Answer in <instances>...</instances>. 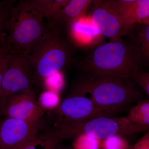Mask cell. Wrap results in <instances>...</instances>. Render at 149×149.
<instances>
[{"instance_id":"cell-1","label":"cell","mask_w":149,"mask_h":149,"mask_svg":"<svg viewBox=\"0 0 149 149\" xmlns=\"http://www.w3.org/2000/svg\"><path fill=\"white\" fill-rule=\"evenodd\" d=\"M143 64L133 42L121 39L99 46L80 66L86 74L132 80Z\"/></svg>"},{"instance_id":"cell-2","label":"cell","mask_w":149,"mask_h":149,"mask_svg":"<svg viewBox=\"0 0 149 149\" xmlns=\"http://www.w3.org/2000/svg\"><path fill=\"white\" fill-rule=\"evenodd\" d=\"M74 93L87 96L113 115L141 97L132 80L88 74L76 85Z\"/></svg>"},{"instance_id":"cell-3","label":"cell","mask_w":149,"mask_h":149,"mask_svg":"<svg viewBox=\"0 0 149 149\" xmlns=\"http://www.w3.org/2000/svg\"><path fill=\"white\" fill-rule=\"evenodd\" d=\"M148 131L149 126L136 124L126 117L104 116L80 122L57 123L55 129L49 133L60 142L83 136L105 140L114 136H129Z\"/></svg>"},{"instance_id":"cell-4","label":"cell","mask_w":149,"mask_h":149,"mask_svg":"<svg viewBox=\"0 0 149 149\" xmlns=\"http://www.w3.org/2000/svg\"><path fill=\"white\" fill-rule=\"evenodd\" d=\"M43 19L28 1H20L14 5L11 11L10 31L6 43L10 52L29 55L49 32Z\"/></svg>"},{"instance_id":"cell-5","label":"cell","mask_w":149,"mask_h":149,"mask_svg":"<svg viewBox=\"0 0 149 149\" xmlns=\"http://www.w3.org/2000/svg\"><path fill=\"white\" fill-rule=\"evenodd\" d=\"M72 55L66 42L56 32L49 31L29 55L34 80H45L59 72L69 64Z\"/></svg>"},{"instance_id":"cell-6","label":"cell","mask_w":149,"mask_h":149,"mask_svg":"<svg viewBox=\"0 0 149 149\" xmlns=\"http://www.w3.org/2000/svg\"><path fill=\"white\" fill-rule=\"evenodd\" d=\"M34 80L29 55L14 54L3 78L0 88V102L22 91L31 89Z\"/></svg>"},{"instance_id":"cell-7","label":"cell","mask_w":149,"mask_h":149,"mask_svg":"<svg viewBox=\"0 0 149 149\" xmlns=\"http://www.w3.org/2000/svg\"><path fill=\"white\" fill-rule=\"evenodd\" d=\"M45 111L37 101L36 94L32 89L0 102V112L6 117L38 122Z\"/></svg>"},{"instance_id":"cell-8","label":"cell","mask_w":149,"mask_h":149,"mask_svg":"<svg viewBox=\"0 0 149 149\" xmlns=\"http://www.w3.org/2000/svg\"><path fill=\"white\" fill-rule=\"evenodd\" d=\"M57 123L80 122L97 116H113L87 96L74 93L64 99L56 109Z\"/></svg>"},{"instance_id":"cell-9","label":"cell","mask_w":149,"mask_h":149,"mask_svg":"<svg viewBox=\"0 0 149 149\" xmlns=\"http://www.w3.org/2000/svg\"><path fill=\"white\" fill-rule=\"evenodd\" d=\"M41 129L40 121L6 117L0 120V149H19L35 139Z\"/></svg>"},{"instance_id":"cell-10","label":"cell","mask_w":149,"mask_h":149,"mask_svg":"<svg viewBox=\"0 0 149 149\" xmlns=\"http://www.w3.org/2000/svg\"><path fill=\"white\" fill-rule=\"evenodd\" d=\"M91 19L100 35L108 37L111 42L118 41L130 30L108 1H96Z\"/></svg>"},{"instance_id":"cell-11","label":"cell","mask_w":149,"mask_h":149,"mask_svg":"<svg viewBox=\"0 0 149 149\" xmlns=\"http://www.w3.org/2000/svg\"><path fill=\"white\" fill-rule=\"evenodd\" d=\"M108 2L130 29L136 24H149V0Z\"/></svg>"},{"instance_id":"cell-12","label":"cell","mask_w":149,"mask_h":149,"mask_svg":"<svg viewBox=\"0 0 149 149\" xmlns=\"http://www.w3.org/2000/svg\"><path fill=\"white\" fill-rule=\"evenodd\" d=\"M95 1L91 0H71L69 1L58 15L52 22L55 25L58 24H70L83 17L91 4Z\"/></svg>"},{"instance_id":"cell-13","label":"cell","mask_w":149,"mask_h":149,"mask_svg":"<svg viewBox=\"0 0 149 149\" xmlns=\"http://www.w3.org/2000/svg\"><path fill=\"white\" fill-rule=\"evenodd\" d=\"M70 24L71 36L79 44H91L100 35L91 18H83V17Z\"/></svg>"},{"instance_id":"cell-14","label":"cell","mask_w":149,"mask_h":149,"mask_svg":"<svg viewBox=\"0 0 149 149\" xmlns=\"http://www.w3.org/2000/svg\"><path fill=\"white\" fill-rule=\"evenodd\" d=\"M28 1L43 18L50 19L52 22L69 0H29Z\"/></svg>"},{"instance_id":"cell-15","label":"cell","mask_w":149,"mask_h":149,"mask_svg":"<svg viewBox=\"0 0 149 149\" xmlns=\"http://www.w3.org/2000/svg\"><path fill=\"white\" fill-rule=\"evenodd\" d=\"M14 1H0V47H6L10 31L11 11Z\"/></svg>"},{"instance_id":"cell-16","label":"cell","mask_w":149,"mask_h":149,"mask_svg":"<svg viewBox=\"0 0 149 149\" xmlns=\"http://www.w3.org/2000/svg\"><path fill=\"white\" fill-rule=\"evenodd\" d=\"M133 42L139 51L144 63L149 64V24H140Z\"/></svg>"},{"instance_id":"cell-17","label":"cell","mask_w":149,"mask_h":149,"mask_svg":"<svg viewBox=\"0 0 149 149\" xmlns=\"http://www.w3.org/2000/svg\"><path fill=\"white\" fill-rule=\"evenodd\" d=\"M126 117L136 124L149 126V100L138 102L130 110Z\"/></svg>"},{"instance_id":"cell-18","label":"cell","mask_w":149,"mask_h":149,"mask_svg":"<svg viewBox=\"0 0 149 149\" xmlns=\"http://www.w3.org/2000/svg\"><path fill=\"white\" fill-rule=\"evenodd\" d=\"M59 142L47 133L43 136H37L19 149H55Z\"/></svg>"},{"instance_id":"cell-19","label":"cell","mask_w":149,"mask_h":149,"mask_svg":"<svg viewBox=\"0 0 149 149\" xmlns=\"http://www.w3.org/2000/svg\"><path fill=\"white\" fill-rule=\"evenodd\" d=\"M59 99L56 92L49 91L41 94L38 102L42 107L45 109H52L58 105Z\"/></svg>"},{"instance_id":"cell-20","label":"cell","mask_w":149,"mask_h":149,"mask_svg":"<svg viewBox=\"0 0 149 149\" xmlns=\"http://www.w3.org/2000/svg\"><path fill=\"white\" fill-rule=\"evenodd\" d=\"M74 145V149H98V140L87 136H81Z\"/></svg>"},{"instance_id":"cell-21","label":"cell","mask_w":149,"mask_h":149,"mask_svg":"<svg viewBox=\"0 0 149 149\" xmlns=\"http://www.w3.org/2000/svg\"><path fill=\"white\" fill-rule=\"evenodd\" d=\"M103 147L104 149H128L129 148L126 141L120 136H114L105 140Z\"/></svg>"},{"instance_id":"cell-22","label":"cell","mask_w":149,"mask_h":149,"mask_svg":"<svg viewBox=\"0 0 149 149\" xmlns=\"http://www.w3.org/2000/svg\"><path fill=\"white\" fill-rule=\"evenodd\" d=\"M14 54L9 51L0 54V88L4 74L8 68Z\"/></svg>"},{"instance_id":"cell-23","label":"cell","mask_w":149,"mask_h":149,"mask_svg":"<svg viewBox=\"0 0 149 149\" xmlns=\"http://www.w3.org/2000/svg\"><path fill=\"white\" fill-rule=\"evenodd\" d=\"M132 80L140 85L149 96V72L142 70L136 73Z\"/></svg>"},{"instance_id":"cell-24","label":"cell","mask_w":149,"mask_h":149,"mask_svg":"<svg viewBox=\"0 0 149 149\" xmlns=\"http://www.w3.org/2000/svg\"><path fill=\"white\" fill-rule=\"evenodd\" d=\"M48 87L51 88V91H54L59 90L63 84V79L59 72L50 76L45 80Z\"/></svg>"},{"instance_id":"cell-25","label":"cell","mask_w":149,"mask_h":149,"mask_svg":"<svg viewBox=\"0 0 149 149\" xmlns=\"http://www.w3.org/2000/svg\"><path fill=\"white\" fill-rule=\"evenodd\" d=\"M133 149H149V131L133 147Z\"/></svg>"},{"instance_id":"cell-26","label":"cell","mask_w":149,"mask_h":149,"mask_svg":"<svg viewBox=\"0 0 149 149\" xmlns=\"http://www.w3.org/2000/svg\"><path fill=\"white\" fill-rule=\"evenodd\" d=\"M7 51H9L7 47H0V54L7 52Z\"/></svg>"},{"instance_id":"cell-27","label":"cell","mask_w":149,"mask_h":149,"mask_svg":"<svg viewBox=\"0 0 149 149\" xmlns=\"http://www.w3.org/2000/svg\"><path fill=\"white\" fill-rule=\"evenodd\" d=\"M55 149H66V148H58V146L56 147Z\"/></svg>"},{"instance_id":"cell-28","label":"cell","mask_w":149,"mask_h":149,"mask_svg":"<svg viewBox=\"0 0 149 149\" xmlns=\"http://www.w3.org/2000/svg\"><path fill=\"white\" fill-rule=\"evenodd\" d=\"M128 149H133V147H129V148Z\"/></svg>"}]
</instances>
